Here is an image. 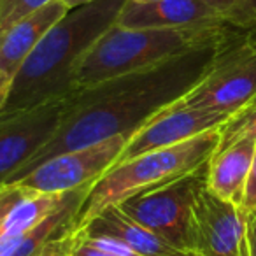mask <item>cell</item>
Instances as JSON below:
<instances>
[{"mask_svg":"<svg viewBox=\"0 0 256 256\" xmlns=\"http://www.w3.org/2000/svg\"><path fill=\"white\" fill-rule=\"evenodd\" d=\"M72 192L67 193H30L23 198L6 218L0 228V238H14L28 234L39 226L42 221L53 216L58 209L65 206Z\"/></svg>","mask_w":256,"mask_h":256,"instance_id":"obj_16","label":"cell"},{"mask_svg":"<svg viewBox=\"0 0 256 256\" xmlns=\"http://www.w3.org/2000/svg\"><path fill=\"white\" fill-rule=\"evenodd\" d=\"M226 23L224 16L204 0H158L137 4L124 0L114 25L123 28H186Z\"/></svg>","mask_w":256,"mask_h":256,"instance_id":"obj_11","label":"cell"},{"mask_svg":"<svg viewBox=\"0 0 256 256\" xmlns=\"http://www.w3.org/2000/svg\"><path fill=\"white\" fill-rule=\"evenodd\" d=\"M254 104H256V98H254V102H252V104H251V106H254ZM251 106H249V107H251Z\"/></svg>","mask_w":256,"mask_h":256,"instance_id":"obj_30","label":"cell"},{"mask_svg":"<svg viewBox=\"0 0 256 256\" xmlns=\"http://www.w3.org/2000/svg\"><path fill=\"white\" fill-rule=\"evenodd\" d=\"M70 95L0 112V186L25 167L56 134Z\"/></svg>","mask_w":256,"mask_h":256,"instance_id":"obj_7","label":"cell"},{"mask_svg":"<svg viewBox=\"0 0 256 256\" xmlns=\"http://www.w3.org/2000/svg\"><path fill=\"white\" fill-rule=\"evenodd\" d=\"M224 22L244 34L256 28V0H235L224 14Z\"/></svg>","mask_w":256,"mask_h":256,"instance_id":"obj_19","label":"cell"},{"mask_svg":"<svg viewBox=\"0 0 256 256\" xmlns=\"http://www.w3.org/2000/svg\"><path fill=\"white\" fill-rule=\"evenodd\" d=\"M70 256H114V254L90 244L81 232H74V244H72Z\"/></svg>","mask_w":256,"mask_h":256,"instance_id":"obj_23","label":"cell"},{"mask_svg":"<svg viewBox=\"0 0 256 256\" xmlns=\"http://www.w3.org/2000/svg\"><path fill=\"white\" fill-rule=\"evenodd\" d=\"M246 214L238 206L200 192L192 218V252L195 256H249Z\"/></svg>","mask_w":256,"mask_h":256,"instance_id":"obj_9","label":"cell"},{"mask_svg":"<svg viewBox=\"0 0 256 256\" xmlns=\"http://www.w3.org/2000/svg\"><path fill=\"white\" fill-rule=\"evenodd\" d=\"M254 153L256 142L249 137L220 148L207 164V188L220 198L240 207Z\"/></svg>","mask_w":256,"mask_h":256,"instance_id":"obj_13","label":"cell"},{"mask_svg":"<svg viewBox=\"0 0 256 256\" xmlns=\"http://www.w3.org/2000/svg\"><path fill=\"white\" fill-rule=\"evenodd\" d=\"M207 164L168 184L130 196L118 207L170 246L192 252L193 207L207 186Z\"/></svg>","mask_w":256,"mask_h":256,"instance_id":"obj_6","label":"cell"},{"mask_svg":"<svg viewBox=\"0 0 256 256\" xmlns=\"http://www.w3.org/2000/svg\"><path fill=\"white\" fill-rule=\"evenodd\" d=\"M54 0H0V36L14 23L42 9Z\"/></svg>","mask_w":256,"mask_h":256,"instance_id":"obj_18","label":"cell"},{"mask_svg":"<svg viewBox=\"0 0 256 256\" xmlns=\"http://www.w3.org/2000/svg\"><path fill=\"white\" fill-rule=\"evenodd\" d=\"M256 98V50L246 37L240 42L228 40L216 51L206 70L174 102L181 107L206 109L235 116Z\"/></svg>","mask_w":256,"mask_h":256,"instance_id":"obj_5","label":"cell"},{"mask_svg":"<svg viewBox=\"0 0 256 256\" xmlns=\"http://www.w3.org/2000/svg\"><path fill=\"white\" fill-rule=\"evenodd\" d=\"M79 232V230H78ZM84 234H107L121 238L124 244H128L140 256H195L193 252L182 251L162 237L153 234L151 230L144 228L137 221L123 212L118 206H110L102 214L92 220L84 228H81Z\"/></svg>","mask_w":256,"mask_h":256,"instance_id":"obj_14","label":"cell"},{"mask_svg":"<svg viewBox=\"0 0 256 256\" xmlns=\"http://www.w3.org/2000/svg\"><path fill=\"white\" fill-rule=\"evenodd\" d=\"M240 209L244 210V214L256 212V153H254V158H252L251 170H249V176H248V182H246Z\"/></svg>","mask_w":256,"mask_h":256,"instance_id":"obj_21","label":"cell"},{"mask_svg":"<svg viewBox=\"0 0 256 256\" xmlns=\"http://www.w3.org/2000/svg\"><path fill=\"white\" fill-rule=\"evenodd\" d=\"M204 2H206V4H209L210 8L216 9L218 12H221V14L224 16V14H226L228 9H230L232 6H234L235 0H204Z\"/></svg>","mask_w":256,"mask_h":256,"instance_id":"obj_26","label":"cell"},{"mask_svg":"<svg viewBox=\"0 0 256 256\" xmlns=\"http://www.w3.org/2000/svg\"><path fill=\"white\" fill-rule=\"evenodd\" d=\"M240 137H249L256 142V104L238 114L230 118L226 124L221 126V142L220 148L232 144ZM218 148V150H220Z\"/></svg>","mask_w":256,"mask_h":256,"instance_id":"obj_17","label":"cell"},{"mask_svg":"<svg viewBox=\"0 0 256 256\" xmlns=\"http://www.w3.org/2000/svg\"><path fill=\"white\" fill-rule=\"evenodd\" d=\"M30 193H32L30 190L23 188V186H20V184L0 186V228L4 224L6 218L9 216V212H11L23 198H26Z\"/></svg>","mask_w":256,"mask_h":256,"instance_id":"obj_20","label":"cell"},{"mask_svg":"<svg viewBox=\"0 0 256 256\" xmlns=\"http://www.w3.org/2000/svg\"><path fill=\"white\" fill-rule=\"evenodd\" d=\"M232 116L221 112H212L206 109H192L181 107L176 102H170L154 116H151L142 126L128 139L120 162L136 158L142 153L162 148H168L188 140L200 134L220 128L230 121Z\"/></svg>","mask_w":256,"mask_h":256,"instance_id":"obj_10","label":"cell"},{"mask_svg":"<svg viewBox=\"0 0 256 256\" xmlns=\"http://www.w3.org/2000/svg\"><path fill=\"white\" fill-rule=\"evenodd\" d=\"M132 2H137V4H151V2H158V0H132Z\"/></svg>","mask_w":256,"mask_h":256,"instance_id":"obj_29","label":"cell"},{"mask_svg":"<svg viewBox=\"0 0 256 256\" xmlns=\"http://www.w3.org/2000/svg\"><path fill=\"white\" fill-rule=\"evenodd\" d=\"M246 242H248V254L256 256V212L246 214Z\"/></svg>","mask_w":256,"mask_h":256,"instance_id":"obj_24","label":"cell"},{"mask_svg":"<svg viewBox=\"0 0 256 256\" xmlns=\"http://www.w3.org/2000/svg\"><path fill=\"white\" fill-rule=\"evenodd\" d=\"M221 126L162 150L148 151L116 164L90 188L78 216L76 232L84 228L107 207L118 206L130 196L181 179L204 167L218 151Z\"/></svg>","mask_w":256,"mask_h":256,"instance_id":"obj_4","label":"cell"},{"mask_svg":"<svg viewBox=\"0 0 256 256\" xmlns=\"http://www.w3.org/2000/svg\"><path fill=\"white\" fill-rule=\"evenodd\" d=\"M65 6H67V9L70 11V9H76V8H81V6H86V4H92V2H95V0H62Z\"/></svg>","mask_w":256,"mask_h":256,"instance_id":"obj_27","label":"cell"},{"mask_svg":"<svg viewBox=\"0 0 256 256\" xmlns=\"http://www.w3.org/2000/svg\"><path fill=\"white\" fill-rule=\"evenodd\" d=\"M72 244H74V234L50 242V244L44 246V248L34 256H70Z\"/></svg>","mask_w":256,"mask_h":256,"instance_id":"obj_22","label":"cell"},{"mask_svg":"<svg viewBox=\"0 0 256 256\" xmlns=\"http://www.w3.org/2000/svg\"><path fill=\"white\" fill-rule=\"evenodd\" d=\"M228 23L186 28H107L72 67L76 90L92 88L126 74L150 70L230 40Z\"/></svg>","mask_w":256,"mask_h":256,"instance_id":"obj_2","label":"cell"},{"mask_svg":"<svg viewBox=\"0 0 256 256\" xmlns=\"http://www.w3.org/2000/svg\"><path fill=\"white\" fill-rule=\"evenodd\" d=\"M216 51H200L150 70L76 90L70 93L67 112L53 139L4 184L18 181L60 153L81 150L116 136L132 137L151 116L188 92Z\"/></svg>","mask_w":256,"mask_h":256,"instance_id":"obj_1","label":"cell"},{"mask_svg":"<svg viewBox=\"0 0 256 256\" xmlns=\"http://www.w3.org/2000/svg\"><path fill=\"white\" fill-rule=\"evenodd\" d=\"M67 12V6L62 0H54L26 18L20 20L8 32L0 36V67L12 81L42 37Z\"/></svg>","mask_w":256,"mask_h":256,"instance_id":"obj_12","label":"cell"},{"mask_svg":"<svg viewBox=\"0 0 256 256\" xmlns=\"http://www.w3.org/2000/svg\"><path fill=\"white\" fill-rule=\"evenodd\" d=\"M92 186L74 190L70 198L53 216L30 230L28 234L14 238H0V256H34L50 242L67 237L76 232V216L84 202Z\"/></svg>","mask_w":256,"mask_h":256,"instance_id":"obj_15","label":"cell"},{"mask_svg":"<svg viewBox=\"0 0 256 256\" xmlns=\"http://www.w3.org/2000/svg\"><path fill=\"white\" fill-rule=\"evenodd\" d=\"M11 88H12V79L2 70V67H0V112H2V109L6 107V102H8V98H9Z\"/></svg>","mask_w":256,"mask_h":256,"instance_id":"obj_25","label":"cell"},{"mask_svg":"<svg viewBox=\"0 0 256 256\" xmlns=\"http://www.w3.org/2000/svg\"><path fill=\"white\" fill-rule=\"evenodd\" d=\"M244 37H246V42H248L249 46L252 48V50H256V28H252V30H249V32H246Z\"/></svg>","mask_w":256,"mask_h":256,"instance_id":"obj_28","label":"cell"},{"mask_svg":"<svg viewBox=\"0 0 256 256\" xmlns=\"http://www.w3.org/2000/svg\"><path fill=\"white\" fill-rule=\"evenodd\" d=\"M128 136H116L81 150L60 153L11 184L34 193H67L93 186L118 164Z\"/></svg>","mask_w":256,"mask_h":256,"instance_id":"obj_8","label":"cell"},{"mask_svg":"<svg viewBox=\"0 0 256 256\" xmlns=\"http://www.w3.org/2000/svg\"><path fill=\"white\" fill-rule=\"evenodd\" d=\"M124 0H95L70 9L32 51L16 74L2 110L23 109L76 92L72 67L114 25Z\"/></svg>","mask_w":256,"mask_h":256,"instance_id":"obj_3","label":"cell"}]
</instances>
